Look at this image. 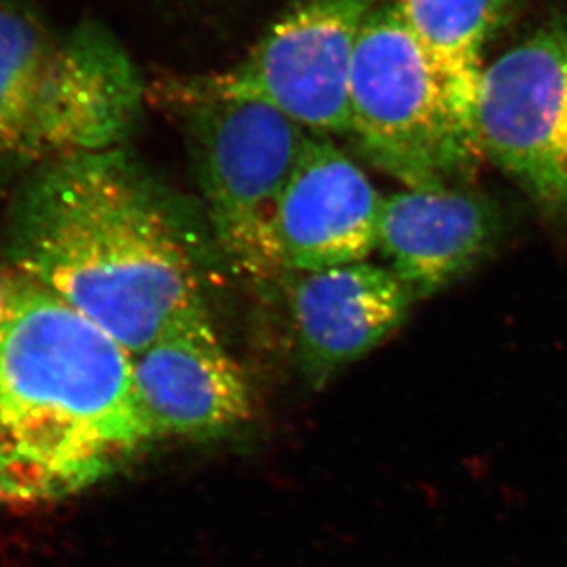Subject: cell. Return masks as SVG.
<instances>
[{"label": "cell", "mask_w": 567, "mask_h": 567, "mask_svg": "<svg viewBox=\"0 0 567 567\" xmlns=\"http://www.w3.org/2000/svg\"><path fill=\"white\" fill-rule=\"evenodd\" d=\"M2 262L131 357L212 320L188 228L122 147L66 156L22 178Z\"/></svg>", "instance_id": "cell-1"}, {"label": "cell", "mask_w": 567, "mask_h": 567, "mask_svg": "<svg viewBox=\"0 0 567 567\" xmlns=\"http://www.w3.org/2000/svg\"><path fill=\"white\" fill-rule=\"evenodd\" d=\"M133 357L66 301L0 265V505L72 498L155 443Z\"/></svg>", "instance_id": "cell-2"}, {"label": "cell", "mask_w": 567, "mask_h": 567, "mask_svg": "<svg viewBox=\"0 0 567 567\" xmlns=\"http://www.w3.org/2000/svg\"><path fill=\"white\" fill-rule=\"evenodd\" d=\"M144 102L142 75L107 28L63 30L0 0V178L122 147Z\"/></svg>", "instance_id": "cell-3"}, {"label": "cell", "mask_w": 567, "mask_h": 567, "mask_svg": "<svg viewBox=\"0 0 567 567\" xmlns=\"http://www.w3.org/2000/svg\"><path fill=\"white\" fill-rule=\"evenodd\" d=\"M348 138L406 189L452 188L483 156L393 0H380L360 30Z\"/></svg>", "instance_id": "cell-4"}, {"label": "cell", "mask_w": 567, "mask_h": 567, "mask_svg": "<svg viewBox=\"0 0 567 567\" xmlns=\"http://www.w3.org/2000/svg\"><path fill=\"white\" fill-rule=\"evenodd\" d=\"M215 243L237 274L285 281L274 219L311 133L267 103L178 91Z\"/></svg>", "instance_id": "cell-5"}, {"label": "cell", "mask_w": 567, "mask_h": 567, "mask_svg": "<svg viewBox=\"0 0 567 567\" xmlns=\"http://www.w3.org/2000/svg\"><path fill=\"white\" fill-rule=\"evenodd\" d=\"M380 0H295L248 54L178 91L267 103L316 136H349V83L365 19Z\"/></svg>", "instance_id": "cell-6"}, {"label": "cell", "mask_w": 567, "mask_h": 567, "mask_svg": "<svg viewBox=\"0 0 567 567\" xmlns=\"http://www.w3.org/2000/svg\"><path fill=\"white\" fill-rule=\"evenodd\" d=\"M476 138L542 209L567 214V19H551L485 64Z\"/></svg>", "instance_id": "cell-7"}, {"label": "cell", "mask_w": 567, "mask_h": 567, "mask_svg": "<svg viewBox=\"0 0 567 567\" xmlns=\"http://www.w3.org/2000/svg\"><path fill=\"white\" fill-rule=\"evenodd\" d=\"M382 203L357 162L329 136L311 134L274 219L285 276L368 261L379 248Z\"/></svg>", "instance_id": "cell-8"}, {"label": "cell", "mask_w": 567, "mask_h": 567, "mask_svg": "<svg viewBox=\"0 0 567 567\" xmlns=\"http://www.w3.org/2000/svg\"><path fill=\"white\" fill-rule=\"evenodd\" d=\"M296 357L321 388L399 331L415 303L390 267L370 261L285 278Z\"/></svg>", "instance_id": "cell-9"}, {"label": "cell", "mask_w": 567, "mask_h": 567, "mask_svg": "<svg viewBox=\"0 0 567 567\" xmlns=\"http://www.w3.org/2000/svg\"><path fill=\"white\" fill-rule=\"evenodd\" d=\"M133 375L156 440H219L252 417L250 384L212 320L134 354Z\"/></svg>", "instance_id": "cell-10"}, {"label": "cell", "mask_w": 567, "mask_h": 567, "mask_svg": "<svg viewBox=\"0 0 567 567\" xmlns=\"http://www.w3.org/2000/svg\"><path fill=\"white\" fill-rule=\"evenodd\" d=\"M502 231L494 203L454 188L408 189L384 197L379 248L413 300H426L465 278Z\"/></svg>", "instance_id": "cell-11"}, {"label": "cell", "mask_w": 567, "mask_h": 567, "mask_svg": "<svg viewBox=\"0 0 567 567\" xmlns=\"http://www.w3.org/2000/svg\"><path fill=\"white\" fill-rule=\"evenodd\" d=\"M393 4L429 55L460 124L477 144L483 55L511 16L513 0H393Z\"/></svg>", "instance_id": "cell-12"}]
</instances>
